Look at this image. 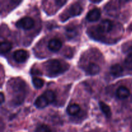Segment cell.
Returning a JSON list of instances; mask_svg holds the SVG:
<instances>
[{
    "instance_id": "obj_1",
    "label": "cell",
    "mask_w": 132,
    "mask_h": 132,
    "mask_svg": "<svg viewBox=\"0 0 132 132\" xmlns=\"http://www.w3.org/2000/svg\"><path fill=\"white\" fill-rule=\"evenodd\" d=\"M63 65L58 59H50L46 63L45 69L51 76H56L63 71Z\"/></svg>"
},
{
    "instance_id": "obj_2",
    "label": "cell",
    "mask_w": 132,
    "mask_h": 132,
    "mask_svg": "<svg viewBox=\"0 0 132 132\" xmlns=\"http://www.w3.org/2000/svg\"><path fill=\"white\" fill-rule=\"evenodd\" d=\"M15 26L24 30H30L34 26V21L30 17H24L16 22Z\"/></svg>"
},
{
    "instance_id": "obj_3",
    "label": "cell",
    "mask_w": 132,
    "mask_h": 132,
    "mask_svg": "<svg viewBox=\"0 0 132 132\" xmlns=\"http://www.w3.org/2000/svg\"><path fill=\"white\" fill-rule=\"evenodd\" d=\"M28 57V52L23 49L17 50L13 54V58L18 63H24L27 60Z\"/></svg>"
},
{
    "instance_id": "obj_4",
    "label": "cell",
    "mask_w": 132,
    "mask_h": 132,
    "mask_svg": "<svg viewBox=\"0 0 132 132\" xmlns=\"http://www.w3.org/2000/svg\"><path fill=\"white\" fill-rule=\"evenodd\" d=\"M113 26V23L110 20L104 19L99 23L97 27V30L101 33H107L112 30Z\"/></svg>"
},
{
    "instance_id": "obj_5",
    "label": "cell",
    "mask_w": 132,
    "mask_h": 132,
    "mask_svg": "<svg viewBox=\"0 0 132 132\" xmlns=\"http://www.w3.org/2000/svg\"><path fill=\"white\" fill-rule=\"evenodd\" d=\"M101 13L100 9L98 8H94L88 12L86 18L90 22L97 21L101 18Z\"/></svg>"
},
{
    "instance_id": "obj_6",
    "label": "cell",
    "mask_w": 132,
    "mask_h": 132,
    "mask_svg": "<svg viewBox=\"0 0 132 132\" xmlns=\"http://www.w3.org/2000/svg\"><path fill=\"white\" fill-rule=\"evenodd\" d=\"M62 42L57 38H53L49 41L48 43V48L52 52H57L61 48Z\"/></svg>"
},
{
    "instance_id": "obj_7",
    "label": "cell",
    "mask_w": 132,
    "mask_h": 132,
    "mask_svg": "<svg viewBox=\"0 0 132 132\" xmlns=\"http://www.w3.org/2000/svg\"><path fill=\"white\" fill-rule=\"evenodd\" d=\"M82 9L81 5L79 3H74L70 6V7L68 9V19L70 17L76 16L78 15L82 12Z\"/></svg>"
},
{
    "instance_id": "obj_8",
    "label": "cell",
    "mask_w": 132,
    "mask_h": 132,
    "mask_svg": "<svg viewBox=\"0 0 132 132\" xmlns=\"http://www.w3.org/2000/svg\"><path fill=\"white\" fill-rule=\"evenodd\" d=\"M130 95V92L126 86H121L116 91V95L120 99H125L128 97Z\"/></svg>"
},
{
    "instance_id": "obj_9",
    "label": "cell",
    "mask_w": 132,
    "mask_h": 132,
    "mask_svg": "<svg viewBox=\"0 0 132 132\" xmlns=\"http://www.w3.org/2000/svg\"><path fill=\"white\" fill-rule=\"evenodd\" d=\"M48 101L44 96V95H40L35 101L34 104L37 108H44L48 104Z\"/></svg>"
},
{
    "instance_id": "obj_10",
    "label": "cell",
    "mask_w": 132,
    "mask_h": 132,
    "mask_svg": "<svg viewBox=\"0 0 132 132\" xmlns=\"http://www.w3.org/2000/svg\"><path fill=\"white\" fill-rule=\"evenodd\" d=\"M86 71H87L88 74L94 76V75H96L100 72L101 68L97 64H96V63H92L88 64V66L87 67V70H86Z\"/></svg>"
},
{
    "instance_id": "obj_11",
    "label": "cell",
    "mask_w": 132,
    "mask_h": 132,
    "mask_svg": "<svg viewBox=\"0 0 132 132\" xmlns=\"http://www.w3.org/2000/svg\"><path fill=\"white\" fill-rule=\"evenodd\" d=\"M123 72V68L120 64H113L110 68V73L112 76L115 77L120 76Z\"/></svg>"
},
{
    "instance_id": "obj_12",
    "label": "cell",
    "mask_w": 132,
    "mask_h": 132,
    "mask_svg": "<svg viewBox=\"0 0 132 132\" xmlns=\"http://www.w3.org/2000/svg\"><path fill=\"white\" fill-rule=\"evenodd\" d=\"M81 111V107L76 104H71V105L68 106L67 108V113L70 115V116H76Z\"/></svg>"
},
{
    "instance_id": "obj_13",
    "label": "cell",
    "mask_w": 132,
    "mask_h": 132,
    "mask_svg": "<svg viewBox=\"0 0 132 132\" xmlns=\"http://www.w3.org/2000/svg\"><path fill=\"white\" fill-rule=\"evenodd\" d=\"M99 107H100L103 113L105 115V116L107 118H110L111 117L112 112H111L110 108V106L108 104H106L104 102L100 101L99 102Z\"/></svg>"
},
{
    "instance_id": "obj_14",
    "label": "cell",
    "mask_w": 132,
    "mask_h": 132,
    "mask_svg": "<svg viewBox=\"0 0 132 132\" xmlns=\"http://www.w3.org/2000/svg\"><path fill=\"white\" fill-rule=\"evenodd\" d=\"M12 43L9 41H2L0 45V50H1V53L2 54H6L8 52L10 51L12 49Z\"/></svg>"
},
{
    "instance_id": "obj_15",
    "label": "cell",
    "mask_w": 132,
    "mask_h": 132,
    "mask_svg": "<svg viewBox=\"0 0 132 132\" xmlns=\"http://www.w3.org/2000/svg\"><path fill=\"white\" fill-rule=\"evenodd\" d=\"M44 96L46 98L49 103H53L55 99V95L53 91L50 90H48L44 93Z\"/></svg>"
},
{
    "instance_id": "obj_16",
    "label": "cell",
    "mask_w": 132,
    "mask_h": 132,
    "mask_svg": "<svg viewBox=\"0 0 132 132\" xmlns=\"http://www.w3.org/2000/svg\"><path fill=\"white\" fill-rule=\"evenodd\" d=\"M32 84L36 88L39 89L42 88L44 85V81L39 77H33L32 78Z\"/></svg>"
},
{
    "instance_id": "obj_17",
    "label": "cell",
    "mask_w": 132,
    "mask_h": 132,
    "mask_svg": "<svg viewBox=\"0 0 132 132\" xmlns=\"http://www.w3.org/2000/svg\"><path fill=\"white\" fill-rule=\"evenodd\" d=\"M125 66L127 69L132 70V53L129 54L125 59Z\"/></svg>"
},
{
    "instance_id": "obj_18",
    "label": "cell",
    "mask_w": 132,
    "mask_h": 132,
    "mask_svg": "<svg viewBox=\"0 0 132 132\" xmlns=\"http://www.w3.org/2000/svg\"><path fill=\"white\" fill-rule=\"evenodd\" d=\"M35 132H51V130L47 125H41L36 128Z\"/></svg>"
},
{
    "instance_id": "obj_19",
    "label": "cell",
    "mask_w": 132,
    "mask_h": 132,
    "mask_svg": "<svg viewBox=\"0 0 132 132\" xmlns=\"http://www.w3.org/2000/svg\"><path fill=\"white\" fill-rule=\"evenodd\" d=\"M76 34V30L73 29V28H68L67 29V35L68 36V37L70 38H72V37H74L75 35Z\"/></svg>"
},
{
    "instance_id": "obj_20",
    "label": "cell",
    "mask_w": 132,
    "mask_h": 132,
    "mask_svg": "<svg viewBox=\"0 0 132 132\" xmlns=\"http://www.w3.org/2000/svg\"><path fill=\"white\" fill-rule=\"evenodd\" d=\"M0 97H1V104H2L3 103L4 100H5L3 93V92H1V94H0Z\"/></svg>"
}]
</instances>
